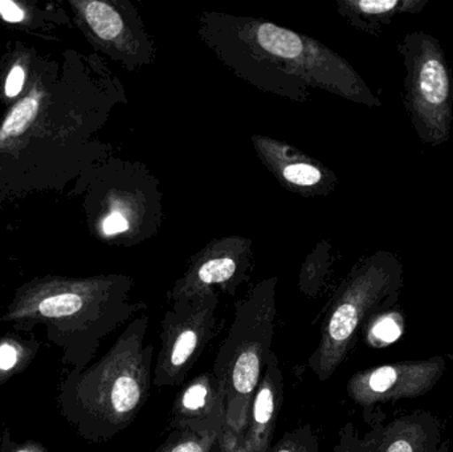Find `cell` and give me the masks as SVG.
<instances>
[{
	"label": "cell",
	"mask_w": 453,
	"mask_h": 452,
	"mask_svg": "<svg viewBox=\"0 0 453 452\" xmlns=\"http://www.w3.org/2000/svg\"><path fill=\"white\" fill-rule=\"evenodd\" d=\"M133 281L125 276L89 279L45 278L16 292L0 324H12L20 333L44 326L48 341L60 348L69 373H81L92 364L103 340L145 310L130 300Z\"/></svg>",
	"instance_id": "6da1fadb"
},
{
	"label": "cell",
	"mask_w": 453,
	"mask_h": 452,
	"mask_svg": "<svg viewBox=\"0 0 453 452\" xmlns=\"http://www.w3.org/2000/svg\"><path fill=\"white\" fill-rule=\"evenodd\" d=\"M148 328V316H138L100 360L81 373H68L61 384V416L82 440L109 442L145 408L154 369V347L146 341Z\"/></svg>",
	"instance_id": "7a4b0ae2"
},
{
	"label": "cell",
	"mask_w": 453,
	"mask_h": 452,
	"mask_svg": "<svg viewBox=\"0 0 453 452\" xmlns=\"http://www.w3.org/2000/svg\"><path fill=\"white\" fill-rule=\"evenodd\" d=\"M212 16L234 32L237 48L248 52L244 53L248 64L258 61L266 64L263 69L268 68V74H288L303 85L322 88L353 103L382 106L358 72L321 42L269 21Z\"/></svg>",
	"instance_id": "3957f363"
},
{
	"label": "cell",
	"mask_w": 453,
	"mask_h": 452,
	"mask_svg": "<svg viewBox=\"0 0 453 452\" xmlns=\"http://www.w3.org/2000/svg\"><path fill=\"white\" fill-rule=\"evenodd\" d=\"M402 287L403 265L393 252H375L351 270L330 304L321 339L308 360L319 381L333 377L356 345L359 332L395 304Z\"/></svg>",
	"instance_id": "277c9868"
},
{
	"label": "cell",
	"mask_w": 453,
	"mask_h": 452,
	"mask_svg": "<svg viewBox=\"0 0 453 452\" xmlns=\"http://www.w3.org/2000/svg\"><path fill=\"white\" fill-rule=\"evenodd\" d=\"M277 279H266L236 303L234 318L214 372L226 393V429L242 435L253 395L272 352L276 318Z\"/></svg>",
	"instance_id": "5b68a950"
},
{
	"label": "cell",
	"mask_w": 453,
	"mask_h": 452,
	"mask_svg": "<svg viewBox=\"0 0 453 452\" xmlns=\"http://www.w3.org/2000/svg\"><path fill=\"white\" fill-rule=\"evenodd\" d=\"M403 57V103L422 142L443 145L451 134L453 79L443 48L436 37L411 32L398 42Z\"/></svg>",
	"instance_id": "8992f818"
},
{
	"label": "cell",
	"mask_w": 453,
	"mask_h": 452,
	"mask_svg": "<svg viewBox=\"0 0 453 452\" xmlns=\"http://www.w3.org/2000/svg\"><path fill=\"white\" fill-rule=\"evenodd\" d=\"M217 291L172 303L162 320L161 347L153 369L158 389L185 384L191 369L215 336L218 326Z\"/></svg>",
	"instance_id": "52a82bcc"
},
{
	"label": "cell",
	"mask_w": 453,
	"mask_h": 452,
	"mask_svg": "<svg viewBox=\"0 0 453 452\" xmlns=\"http://www.w3.org/2000/svg\"><path fill=\"white\" fill-rule=\"evenodd\" d=\"M446 368V361L441 357L375 366L351 377L348 395L362 408L420 397L434 389Z\"/></svg>",
	"instance_id": "ba28073f"
},
{
	"label": "cell",
	"mask_w": 453,
	"mask_h": 452,
	"mask_svg": "<svg viewBox=\"0 0 453 452\" xmlns=\"http://www.w3.org/2000/svg\"><path fill=\"white\" fill-rule=\"evenodd\" d=\"M172 430L207 437L226 429V393L214 372H204L185 385L173 405Z\"/></svg>",
	"instance_id": "9c48e42d"
},
{
	"label": "cell",
	"mask_w": 453,
	"mask_h": 452,
	"mask_svg": "<svg viewBox=\"0 0 453 452\" xmlns=\"http://www.w3.org/2000/svg\"><path fill=\"white\" fill-rule=\"evenodd\" d=\"M284 402V376L276 353L271 352L264 364L263 376L253 395L242 432L245 452H269L277 419Z\"/></svg>",
	"instance_id": "30bf717a"
},
{
	"label": "cell",
	"mask_w": 453,
	"mask_h": 452,
	"mask_svg": "<svg viewBox=\"0 0 453 452\" xmlns=\"http://www.w3.org/2000/svg\"><path fill=\"white\" fill-rule=\"evenodd\" d=\"M247 268L245 259L234 257L232 251L210 252L177 281L170 294V302L215 291V287L234 294V288L244 280Z\"/></svg>",
	"instance_id": "8fae6325"
},
{
	"label": "cell",
	"mask_w": 453,
	"mask_h": 452,
	"mask_svg": "<svg viewBox=\"0 0 453 452\" xmlns=\"http://www.w3.org/2000/svg\"><path fill=\"white\" fill-rule=\"evenodd\" d=\"M257 150L276 170L279 177L288 185L300 190H311L332 183V177L321 166L293 153L289 148L272 140H256Z\"/></svg>",
	"instance_id": "7c38bea8"
},
{
	"label": "cell",
	"mask_w": 453,
	"mask_h": 452,
	"mask_svg": "<svg viewBox=\"0 0 453 452\" xmlns=\"http://www.w3.org/2000/svg\"><path fill=\"white\" fill-rule=\"evenodd\" d=\"M427 3L428 0H343L340 2V13L357 28L378 34L395 16L420 12Z\"/></svg>",
	"instance_id": "4fadbf2b"
},
{
	"label": "cell",
	"mask_w": 453,
	"mask_h": 452,
	"mask_svg": "<svg viewBox=\"0 0 453 452\" xmlns=\"http://www.w3.org/2000/svg\"><path fill=\"white\" fill-rule=\"evenodd\" d=\"M73 5L97 39L103 42L113 44L117 50L127 55L135 52L133 47L134 37H133L132 28L113 4L93 0V2H74Z\"/></svg>",
	"instance_id": "5bb4252c"
},
{
	"label": "cell",
	"mask_w": 453,
	"mask_h": 452,
	"mask_svg": "<svg viewBox=\"0 0 453 452\" xmlns=\"http://www.w3.org/2000/svg\"><path fill=\"white\" fill-rule=\"evenodd\" d=\"M434 419L426 414L398 419L388 426L377 452H430L435 450Z\"/></svg>",
	"instance_id": "9a60e30c"
},
{
	"label": "cell",
	"mask_w": 453,
	"mask_h": 452,
	"mask_svg": "<svg viewBox=\"0 0 453 452\" xmlns=\"http://www.w3.org/2000/svg\"><path fill=\"white\" fill-rule=\"evenodd\" d=\"M42 344L35 337L26 339L20 332H8L0 337V387L23 373L36 358Z\"/></svg>",
	"instance_id": "2e32d148"
},
{
	"label": "cell",
	"mask_w": 453,
	"mask_h": 452,
	"mask_svg": "<svg viewBox=\"0 0 453 452\" xmlns=\"http://www.w3.org/2000/svg\"><path fill=\"white\" fill-rule=\"evenodd\" d=\"M40 93L31 90L24 96L5 117L0 125V145L24 134L36 119L40 111Z\"/></svg>",
	"instance_id": "e0dca14e"
},
{
	"label": "cell",
	"mask_w": 453,
	"mask_h": 452,
	"mask_svg": "<svg viewBox=\"0 0 453 452\" xmlns=\"http://www.w3.org/2000/svg\"><path fill=\"white\" fill-rule=\"evenodd\" d=\"M367 340L372 347L393 344L403 332V318L398 312L385 310L367 323Z\"/></svg>",
	"instance_id": "ac0fdd59"
},
{
	"label": "cell",
	"mask_w": 453,
	"mask_h": 452,
	"mask_svg": "<svg viewBox=\"0 0 453 452\" xmlns=\"http://www.w3.org/2000/svg\"><path fill=\"white\" fill-rule=\"evenodd\" d=\"M218 440V435L201 437L193 433L172 430L169 437L154 452H214Z\"/></svg>",
	"instance_id": "d6986e66"
},
{
	"label": "cell",
	"mask_w": 453,
	"mask_h": 452,
	"mask_svg": "<svg viewBox=\"0 0 453 452\" xmlns=\"http://www.w3.org/2000/svg\"><path fill=\"white\" fill-rule=\"evenodd\" d=\"M269 452H321L319 440L314 434L311 425H303L297 429L290 430L284 437L272 446Z\"/></svg>",
	"instance_id": "ffe728a7"
},
{
	"label": "cell",
	"mask_w": 453,
	"mask_h": 452,
	"mask_svg": "<svg viewBox=\"0 0 453 452\" xmlns=\"http://www.w3.org/2000/svg\"><path fill=\"white\" fill-rule=\"evenodd\" d=\"M101 230L105 236H116L130 230L129 218L122 210L117 209L109 212L101 223Z\"/></svg>",
	"instance_id": "44dd1931"
},
{
	"label": "cell",
	"mask_w": 453,
	"mask_h": 452,
	"mask_svg": "<svg viewBox=\"0 0 453 452\" xmlns=\"http://www.w3.org/2000/svg\"><path fill=\"white\" fill-rule=\"evenodd\" d=\"M0 452H48V448L37 441L15 442L10 430H4L0 438Z\"/></svg>",
	"instance_id": "7402d4cb"
},
{
	"label": "cell",
	"mask_w": 453,
	"mask_h": 452,
	"mask_svg": "<svg viewBox=\"0 0 453 452\" xmlns=\"http://www.w3.org/2000/svg\"><path fill=\"white\" fill-rule=\"evenodd\" d=\"M24 81H26V71L20 64H16L8 72L7 79H5V96L10 98L16 97L23 89Z\"/></svg>",
	"instance_id": "603a6c76"
},
{
	"label": "cell",
	"mask_w": 453,
	"mask_h": 452,
	"mask_svg": "<svg viewBox=\"0 0 453 452\" xmlns=\"http://www.w3.org/2000/svg\"><path fill=\"white\" fill-rule=\"evenodd\" d=\"M214 452H245L242 448V435L234 434L231 430L226 429L218 440Z\"/></svg>",
	"instance_id": "cb8c5ba5"
},
{
	"label": "cell",
	"mask_w": 453,
	"mask_h": 452,
	"mask_svg": "<svg viewBox=\"0 0 453 452\" xmlns=\"http://www.w3.org/2000/svg\"><path fill=\"white\" fill-rule=\"evenodd\" d=\"M0 18L7 23H21L26 19V11L10 0H0Z\"/></svg>",
	"instance_id": "d4e9b609"
},
{
	"label": "cell",
	"mask_w": 453,
	"mask_h": 452,
	"mask_svg": "<svg viewBox=\"0 0 453 452\" xmlns=\"http://www.w3.org/2000/svg\"><path fill=\"white\" fill-rule=\"evenodd\" d=\"M430 452H447V446H443V448H441V450H433Z\"/></svg>",
	"instance_id": "484cf974"
}]
</instances>
